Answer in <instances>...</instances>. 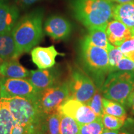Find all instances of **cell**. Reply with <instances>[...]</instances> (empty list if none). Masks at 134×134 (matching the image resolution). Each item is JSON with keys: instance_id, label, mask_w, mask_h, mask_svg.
<instances>
[{"instance_id": "cell-17", "label": "cell", "mask_w": 134, "mask_h": 134, "mask_svg": "<svg viewBox=\"0 0 134 134\" xmlns=\"http://www.w3.org/2000/svg\"><path fill=\"white\" fill-rule=\"evenodd\" d=\"M19 56L12 31L0 34V58L5 61L18 58Z\"/></svg>"}, {"instance_id": "cell-24", "label": "cell", "mask_w": 134, "mask_h": 134, "mask_svg": "<svg viewBox=\"0 0 134 134\" xmlns=\"http://www.w3.org/2000/svg\"><path fill=\"white\" fill-rule=\"evenodd\" d=\"M104 130L101 117L88 124L80 125L79 134H101Z\"/></svg>"}, {"instance_id": "cell-25", "label": "cell", "mask_w": 134, "mask_h": 134, "mask_svg": "<svg viewBox=\"0 0 134 134\" xmlns=\"http://www.w3.org/2000/svg\"><path fill=\"white\" fill-rule=\"evenodd\" d=\"M103 98V94L98 89L93 97L86 103L98 117H101L104 114Z\"/></svg>"}, {"instance_id": "cell-27", "label": "cell", "mask_w": 134, "mask_h": 134, "mask_svg": "<svg viewBox=\"0 0 134 134\" xmlns=\"http://www.w3.org/2000/svg\"><path fill=\"white\" fill-rule=\"evenodd\" d=\"M125 57L134 62V36L129 38L118 47Z\"/></svg>"}, {"instance_id": "cell-31", "label": "cell", "mask_w": 134, "mask_h": 134, "mask_svg": "<svg viewBox=\"0 0 134 134\" xmlns=\"http://www.w3.org/2000/svg\"><path fill=\"white\" fill-rule=\"evenodd\" d=\"M125 107L129 110L130 113L134 115V90L132 92L127 99Z\"/></svg>"}, {"instance_id": "cell-33", "label": "cell", "mask_w": 134, "mask_h": 134, "mask_svg": "<svg viewBox=\"0 0 134 134\" xmlns=\"http://www.w3.org/2000/svg\"><path fill=\"white\" fill-rule=\"evenodd\" d=\"M119 133L120 132L119 131V130H112L104 129V131L101 134H119Z\"/></svg>"}, {"instance_id": "cell-37", "label": "cell", "mask_w": 134, "mask_h": 134, "mask_svg": "<svg viewBox=\"0 0 134 134\" xmlns=\"http://www.w3.org/2000/svg\"><path fill=\"white\" fill-rule=\"evenodd\" d=\"M36 134H42V133H41V131H39V132H37V133H36Z\"/></svg>"}, {"instance_id": "cell-36", "label": "cell", "mask_w": 134, "mask_h": 134, "mask_svg": "<svg viewBox=\"0 0 134 134\" xmlns=\"http://www.w3.org/2000/svg\"><path fill=\"white\" fill-rule=\"evenodd\" d=\"M119 134H127V133H125V132H120V133H119Z\"/></svg>"}, {"instance_id": "cell-23", "label": "cell", "mask_w": 134, "mask_h": 134, "mask_svg": "<svg viewBox=\"0 0 134 134\" xmlns=\"http://www.w3.org/2000/svg\"><path fill=\"white\" fill-rule=\"evenodd\" d=\"M106 50L108 52L110 71V72L114 71L115 70L117 63L122 58L124 57V55L122 53L121 50L117 47L113 46L109 42L108 43Z\"/></svg>"}, {"instance_id": "cell-18", "label": "cell", "mask_w": 134, "mask_h": 134, "mask_svg": "<svg viewBox=\"0 0 134 134\" xmlns=\"http://www.w3.org/2000/svg\"><path fill=\"white\" fill-rule=\"evenodd\" d=\"M85 38L92 45L105 48L109 43L106 34V27H99L88 29V33Z\"/></svg>"}, {"instance_id": "cell-5", "label": "cell", "mask_w": 134, "mask_h": 134, "mask_svg": "<svg viewBox=\"0 0 134 134\" xmlns=\"http://www.w3.org/2000/svg\"><path fill=\"white\" fill-rule=\"evenodd\" d=\"M104 98L118 102L125 107L134 90V72L116 70L109 73L100 89Z\"/></svg>"}, {"instance_id": "cell-13", "label": "cell", "mask_w": 134, "mask_h": 134, "mask_svg": "<svg viewBox=\"0 0 134 134\" xmlns=\"http://www.w3.org/2000/svg\"><path fill=\"white\" fill-rule=\"evenodd\" d=\"M106 34L109 42L117 47L126 40L134 36L133 30L115 19L111 20L108 23Z\"/></svg>"}, {"instance_id": "cell-22", "label": "cell", "mask_w": 134, "mask_h": 134, "mask_svg": "<svg viewBox=\"0 0 134 134\" xmlns=\"http://www.w3.org/2000/svg\"><path fill=\"white\" fill-rule=\"evenodd\" d=\"M60 114L59 134H79L80 125L76 120L61 113Z\"/></svg>"}, {"instance_id": "cell-40", "label": "cell", "mask_w": 134, "mask_h": 134, "mask_svg": "<svg viewBox=\"0 0 134 134\" xmlns=\"http://www.w3.org/2000/svg\"><path fill=\"white\" fill-rule=\"evenodd\" d=\"M0 105H1V100H0Z\"/></svg>"}, {"instance_id": "cell-34", "label": "cell", "mask_w": 134, "mask_h": 134, "mask_svg": "<svg viewBox=\"0 0 134 134\" xmlns=\"http://www.w3.org/2000/svg\"><path fill=\"white\" fill-rule=\"evenodd\" d=\"M112 2H115L118 4L120 3H129V2H133L134 0H110Z\"/></svg>"}, {"instance_id": "cell-30", "label": "cell", "mask_w": 134, "mask_h": 134, "mask_svg": "<svg viewBox=\"0 0 134 134\" xmlns=\"http://www.w3.org/2000/svg\"><path fill=\"white\" fill-rule=\"evenodd\" d=\"M11 134H28V133L26 127L15 121Z\"/></svg>"}, {"instance_id": "cell-7", "label": "cell", "mask_w": 134, "mask_h": 134, "mask_svg": "<svg viewBox=\"0 0 134 134\" xmlns=\"http://www.w3.org/2000/svg\"><path fill=\"white\" fill-rule=\"evenodd\" d=\"M67 82L69 87V98L84 103H86L98 90L91 77L78 67L72 68Z\"/></svg>"}, {"instance_id": "cell-1", "label": "cell", "mask_w": 134, "mask_h": 134, "mask_svg": "<svg viewBox=\"0 0 134 134\" xmlns=\"http://www.w3.org/2000/svg\"><path fill=\"white\" fill-rule=\"evenodd\" d=\"M43 17L42 10H35L23 16L14 26L12 33L20 56L31 51L42 40Z\"/></svg>"}, {"instance_id": "cell-6", "label": "cell", "mask_w": 134, "mask_h": 134, "mask_svg": "<svg viewBox=\"0 0 134 134\" xmlns=\"http://www.w3.org/2000/svg\"><path fill=\"white\" fill-rule=\"evenodd\" d=\"M69 97L68 84L65 81L38 92L36 103L39 111L47 115L58 113L60 106Z\"/></svg>"}, {"instance_id": "cell-4", "label": "cell", "mask_w": 134, "mask_h": 134, "mask_svg": "<svg viewBox=\"0 0 134 134\" xmlns=\"http://www.w3.org/2000/svg\"><path fill=\"white\" fill-rule=\"evenodd\" d=\"M0 99L7 105L15 121L26 127L28 134H36L41 130L46 115L39 111L36 102L19 97Z\"/></svg>"}, {"instance_id": "cell-32", "label": "cell", "mask_w": 134, "mask_h": 134, "mask_svg": "<svg viewBox=\"0 0 134 134\" xmlns=\"http://www.w3.org/2000/svg\"><path fill=\"white\" fill-rule=\"evenodd\" d=\"M41 0H16L17 6L21 8H27L31 6Z\"/></svg>"}, {"instance_id": "cell-14", "label": "cell", "mask_w": 134, "mask_h": 134, "mask_svg": "<svg viewBox=\"0 0 134 134\" xmlns=\"http://www.w3.org/2000/svg\"><path fill=\"white\" fill-rule=\"evenodd\" d=\"M19 17L18 6L3 3L0 4V34L12 31Z\"/></svg>"}, {"instance_id": "cell-29", "label": "cell", "mask_w": 134, "mask_h": 134, "mask_svg": "<svg viewBox=\"0 0 134 134\" xmlns=\"http://www.w3.org/2000/svg\"><path fill=\"white\" fill-rule=\"evenodd\" d=\"M120 129L122 132H124L127 134H134V119L127 117Z\"/></svg>"}, {"instance_id": "cell-35", "label": "cell", "mask_w": 134, "mask_h": 134, "mask_svg": "<svg viewBox=\"0 0 134 134\" xmlns=\"http://www.w3.org/2000/svg\"><path fill=\"white\" fill-rule=\"evenodd\" d=\"M8 0H0V4H3V3H5Z\"/></svg>"}, {"instance_id": "cell-20", "label": "cell", "mask_w": 134, "mask_h": 134, "mask_svg": "<svg viewBox=\"0 0 134 134\" xmlns=\"http://www.w3.org/2000/svg\"><path fill=\"white\" fill-rule=\"evenodd\" d=\"M0 100V134H11L15 120L6 104Z\"/></svg>"}, {"instance_id": "cell-11", "label": "cell", "mask_w": 134, "mask_h": 134, "mask_svg": "<svg viewBox=\"0 0 134 134\" xmlns=\"http://www.w3.org/2000/svg\"><path fill=\"white\" fill-rule=\"evenodd\" d=\"M59 71L52 67L31 70L27 79L38 91H41L59 83Z\"/></svg>"}, {"instance_id": "cell-12", "label": "cell", "mask_w": 134, "mask_h": 134, "mask_svg": "<svg viewBox=\"0 0 134 134\" xmlns=\"http://www.w3.org/2000/svg\"><path fill=\"white\" fill-rule=\"evenodd\" d=\"M32 60L38 69H47L53 67L56 63V57L58 55H64L58 52L53 46L47 47H36L31 51Z\"/></svg>"}, {"instance_id": "cell-19", "label": "cell", "mask_w": 134, "mask_h": 134, "mask_svg": "<svg viewBox=\"0 0 134 134\" xmlns=\"http://www.w3.org/2000/svg\"><path fill=\"white\" fill-rule=\"evenodd\" d=\"M60 113H54L46 115L42 122L41 132L42 134H59Z\"/></svg>"}, {"instance_id": "cell-2", "label": "cell", "mask_w": 134, "mask_h": 134, "mask_svg": "<svg viewBox=\"0 0 134 134\" xmlns=\"http://www.w3.org/2000/svg\"><path fill=\"white\" fill-rule=\"evenodd\" d=\"M114 4L110 0H72L75 18L88 29L106 27L113 19Z\"/></svg>"}, {"instance_id": "cell-28", "label": "cell", "mask_w": 134, "mask_h": 134, "mask_svg": "<svg viewBox=\"0 0 134 134\" xmlns=\"http://www.w3.org/2000/svg\"><path fill=\"white\" fill-rule=\"evenodd\" d=\"M116 70L134 72V62L124 57L117 63L115 71Z\"/></svg>"}, {"instance_id": "cell-39", "label": "cell", "mask_w": 134, "mask_h": 134, "mask_svg": "<svg viewBox=\"0 0 134 134\" xmlns=\"http://www.w3.org/2000/svg\"><path fill=\"white\" fill-rule=\"evenodd\" d=\"M1 78H2V76H1V75H0V80H1Z\"/></svg>"}, {"instance_id": "cell-38", "label": "cell", "mask_w": 134, "mask_h": 134, "mask_svg": "<svg viewBox=\"0 0 134 134\" xmlns=\"http://www.w3.org/2000/svg\"><path fill=\"white\" fill-rule=\"evenodd\" d=\"M3 62V60H1V58H0V63H1V62Z\"/></svg>"}, {"instance_id": "cell-41", "label": "cell", "mask_w": 134, "mask_h": 134, "mask_svg": "<svg viewBox=\"0 0 134 134\" xmlns=\"http://www.w3.org/2000/svg\"><path fill=\"white\" fill-rule=\"evenodd\" d=\"M133 35H134V30H133Z\"/></svg>"}, {"instance_id": "cell-21", "label": "cell", "mask_w": 134, "mask_h": 134, "mask_svg": "<svg viewBox=\"0 0 134 134\" xmlns=\"http://www.w3.org/2000/svg\"><path fill=\"white\" fill-rule=\"evenodd\" d=\"M103 108L104 113L124 120H126L127 118L126 109L123 105L118 102L108 99L103 97Z\"/></svg>"}, {"instance_id": "cell-9", "label": "cell", "mask_w": 134, "mask_h": 134, "mask_svg": "<svg viewBox=\"0 0 134 134\" xmlns=\"http://www.w3.org/2000/svg\"><path fill=\"white\" fill-rule=\"evenodd\" d=\"M58 112L72 117L80 125L90 123L98 118L86 103L70 98L65 100Z\"/></svg>"}, {"instance_id": "cell-3", "label": "cell", "mask_w": 134, "mask_h": 134, "mask_svg": "<svg viewBox=\"0 0 134 134\" xmlns=\"http://www.w3.org/2000/svg\"><path fill=\"white\" fill-rule=\"evenodd\" d=\"M79 57L83 70L100 90L110 72L107 50L92 45L84 37L80 43Z\"/></svg>"}, {"instance_id": "cell-15", "label": "cell", "mask_w": 134, "mask_h": 134, "mask_svg": "<svg viewBox=\"0 0 134 134\" xmlns=\"http://www.w3.org/2000/svg\"><path fill=\"white\" fill-rule=\"evenodd\" d=\"M30 73L18 61V58L5 60L0 63V75L10 78H27Z\"/></svg>"}, {"instance_id": "cell-8", "label": "cell", "mask_w": 134, "mask_h": 134, "mask_svg": "<svg viewBox=\"0 0 134 134\" xmlns=\"http://www.w3.org/2000/svg\"><path fill=\"white\" fill-rule=\"evenodd\" d=\"M38 92L27 78H10L2 76L0 80V98L19 97L36 102Z\"/></svg>"}, {"instance_id": "cell-26", "label": "cell", "mask_w": 134, "mask_h": 134, "mask_svg": "<svg viewBox=\"0 0 134 134\" xmlns=\"http://www.w3.org/2000/svg\"><path fill=\"white\" fill-rule=\"evenodd\" d=\"M104 129L112 130H119L123 127L125 120L104 113L101 117Z\"/></svg>"}, {"instance_id": "cell-10", "label": "cell", "mask_w": 134, "mask_h": 134, "mask_svg": "<svg viewBox=\"0 0 134 134\" xmlns=\"http://www.w3.org/2000/svg\"><path fill=\"white\" fill-rule=\"evenodd\" d=\"M73 26L64 17L52 15L46 19L43 25V32L53 40L61 41L68 38L71 35Z\"/></svg>"}, {"instance_id": "cell-16", "label": "cell", "mask_w": 134, "mask_h": 134, "mask_svg": "<svg viewBox=\"0 0 134 134\" xmlns=\"http://www.w3.org/2000/svg\"><path fill=\"white\" fill-rule=\"evenodd\" d=\"M113 19L121 22L130 29L134 30V1L114 5Z\"/></svg>"}]
</instances>
